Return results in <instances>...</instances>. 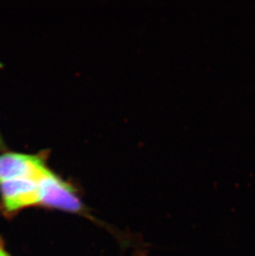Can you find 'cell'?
<instances>
[{
	"mask_svg": "<svg viewBox=\"0 0 255 256\" xmlns=\"http://www.w3.org/2000/svg\"><path fill=\"white\" fill-rule=\"evenodd\" d=\"M49 172L35 156L18 152H6L0 156V182L20 178L38 182Z\"/></svg>",
	"mask_w": 255,
	"mask_h": 256,
	"instance_id": "cell-3",
	"label": "cell"
},
{
	"mask_svg": "<svg viewBox=\"0 0 255 256\" xmlns=\"http://www.w3.org/2000/svg\"><path fill=\"white\" fill-rule=\"evenodd\" d=\"M2 208L14 213L29 206L40 203L38 182L32 179H11L0 182Z\"/></svg>",
	"mask_w": 255,
	"mask_h": 256,
	"instance_id": "cell-1",
	"label": "cell"
},
{
	"mask_svg": "<svg viewBox=\"0 0 255 256\" xmlns=\"http://www.w3.org/2000/svg\"><path fill=\"white\" fill-rule=\"evenodd\" d=\"M4 142H2V138L0 137V150H4Z\"/></svg>",
	"mask_w": 255,
	"mask_h": 256,
	"instance_id": "cell-5",
	"label": "cell"
},
{
	"mask_svg": "<svg viewBox=\"0 0 255 256\" xmlns=\"http://www.w3.org/2000/svg\"><path fill=\"white\" fill-rule=\"evenodd\" d=\"M0 256H10L7 254V252H5L1 242H0Z\"/></svg>",
	"mask_w": 255,
	"mask_h": 256,
	"instance_id": "cell-4",
	"label": "cell"
},
{
	"mask_svg": "<svg viewBox=\"0 0 255 256\" xmlns=\"http://www.w3.org/2000/svg\"><path fill=\"white\" fill-rule=\"evenodd\" d=\"M40 203L50 208L76 212L82 210V203L72 186L49 172L38 182Z\"/></svg>",
	"mask_w": 255,
	"mask_h": 256,
	"instance_id": "cell-2",
	"label": "cell"
}]
</instances>
